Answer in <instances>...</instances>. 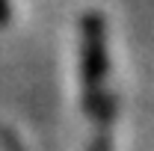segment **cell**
<instances>
[{
  "mask_svg": "<svg viewBox=\"0 0 154 151\" xmlns=\"http://www.w3.org/2000/svg\"><path fill=\"white\" fill-rule=\"evenodd\" d=\"M107 77H110L107 24L98 12H86L80 21V83H83V110L95 125L89 151H113L116 95L107 86Z\"/></svg>",
  "mask_w": 154,
  "mask_h": 151,
  "instance_id": "cell-1",
  "label": "cell"
},
{
  "mask_svg": "<svg viewBox=\"0 0 154 151\" xmlns=\"http://www.w3.org/2000/svg\"><path fill=\"white\" fill-rule=\"evenodd\" d=\"M0 145H3V151H24L21 139L9 131V128H0Z\"/></svg>",
  "mask_w": 154,
  "mask_h": 151,
  "instance_id": "cell-2",
  "label": "cell"
},
{
  "mask_svg": "<svg viewBox=\"0 0 154 151\" xmlns=\"http://www.w3.org/2000/svg\"><path fill=\"white\" fill-rule=\"evenodd\" d=\"M9 12H12V9H9V0H0V27L9 21Z\"/></svg>",
  "mask_w": 154,
  "mask_h": 151,
  "instance_id": "cell-3",
  "label": "cell"
}]
</instances>
